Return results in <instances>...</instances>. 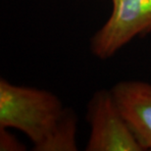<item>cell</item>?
I'll return each instance as SVG.
<instances>
[{
	"label": "cell",
	"mask_w": 151,
	"mask_h": 151,
	"mask_svg": "<svg viewBox=\"0 0 151 151\" xmlns=\"http://www.w3.org/2000/svg\"><path fill=\"white\" fill-rule=\"evenodd\" d=\"M77 116L52 92L0 78V128L16 129L35 151H75Z\"/></svg>",
	"instance_id": "6da1fadb"
},
{
	"label": "cell",
	"mask_w": 151,
	"mask_h": 151,
	"mask_svg": "<svg viewBox=\"0 0 151 151\" xmlns=\"http://www.w3.org/2000/svg\"><path fill=\"white\" fill-rule=\"evenodd\" d=\"M87 151H144L111 90H98L87 105Z\"/></svg>",
	"instance_id": "7a4b0ae2"
},
{
	"label": "cell",
	"mask_w": 151,
	"mask_h": 151,
	"mask_svg": "<svg viewBox=\"0 0 151 151\" xmlns=\"http://www.w3.org/2000/svg\"><path fill=\"white\" fill-rule=\"evenodd\" d=\"M112 12L90 40L93 55L108 59L137 37L151 32V0H111Z\"/></svg>",
	"instance_id": "3957f363"
},
{
	"label": "cell",
	"mask_w": 151,
	"mask_h": 151,
	"mask_svg": "<svg viewBox=\"0 0 151 151\" xmlns=\"http://www.w3.org/2000/svg\"><path fill=\"white\" fill-rule=\"evenodd\" d=\"M111 91L141 146L151 151V84L123 81L115 84Z\"/></svg>",
	"instance_id": "277c9868"
},
{
	"label": "cell",
	"mask_w": 151,
	"mask_h": 151,
	"mask_svg": "<svg viewBox=\"0 0 151 151\" xmlns=\"http://www.w3.org/2000/svg\"><path fill=\"white\" fill-rule=\"evenodd\" d=\"M25 145L21 143L17 137L5 128H0V150L1 151H20L25 150Z\"/></svg>",
	"instance_id": "5b68a950"
}]
</instances>
